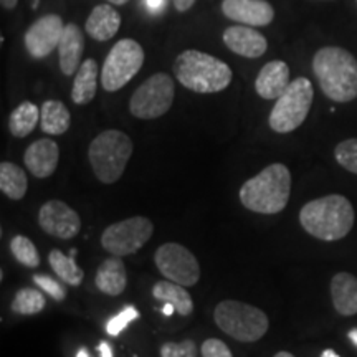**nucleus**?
Wrapping results in <instances>:
<instances>
[{
	"mask_svg": "<svg viewBox=\"0 0 357 357\" xmlns=\"http://www.w3.org/2000/svg\"><path fill=\"white\" fill-rule=\"evenodd\" d=\"M312 71L329 100L349 102L357 98V60L341 47H324L312 58Z\"/></svg>",
	"mask_w": 357,
	"mask_h": 357,
	"instance_id": "nucleus-1",
	"label": "nucleus"
},
{
	"mask_svg": "<svg viewBox=\"0 0 357 357\" xmlns=\"http://www.w3.org/2000/svg\"><path fill=\"white\" fill-rule=\"evenodd\" d=\"M291 194V172L284 164H271L240 189V202L248 211L273 215L287 207Z\"/></svg>",
	"mask_w": 357,
	"mask_h": 357,
	"instance_id": "nucleus-2",
	"label": "nucleus"
},
{
	"mask_svg": "<svg viewBox=\"0 0 357 357\" xmlns=\"http://www.w3.org/2000/svg\"><path fill=\"white\" fill-rule=\"evenodd\" d=\"M300 222L314 238L336 242L344 238L354 225V208L344 195H326L301 208Z\"/></svg>",
	"mask_w": 357,
	"mask_h": 357,
	"instance_id": "nucleus-3",
	"label": "nucleus"
},
{
	"mask_svg": "<svg viewBox=\"0 0 357 357\" xmlns=\"http://www.w3.org/2000/svg\"><path fill=\"white\" fill-rule=\"evenodd\" d=\"M174 75L182 86L194 93H218L231 83V70L225 61L199 50H185L174 61Z\"/></svg>",
	"mask_w": 357,
	"mask_h": 357,
	"instance_id": "nucleus-4",
	"label": "nucleus"
},
{
	"mask_svg": "<svg viewBox=\"0 0 357 357\" xmlns=\"http://www.w3.org/2000/svg\"><path fill=\"white\" fill-rule=\"evenodd\" d=\"M132 149V141L126 132L108 129L98 134L88 149L89 164L98 181L102 184L118 182L126 171Z\"/></svg>",
	"mask_w": 357,
	"mask_h": 357,
	"instance_id": "nucleus-5",
	"label": "nucleus"
},
{
	"mask_svg": "<svg viewBox=\"0 0 357 357\" xmlns=\"http://www.w3.org/2000/svg\"><path fill=\"white\" fill-rule=\"evenodd\" d=\"M213 319L223 333L240 342H255L268 331V316L260 307L247 303L225 300L218 303Z\"/></svg>",
	"mask_w": 357,
	"mask_h": 357,
	"instance_id": "nucleus-6",
	"label": "nucleus"
},
{
	"mask_svg": "<svg viewBox=\"0 0 357 357\" xmlns=\"http://www.w3.org/2000/svg\"><path fill=\"white\" fill-rule=\"evenodd\" d=\"M312 98H314V91H312L310 79L305 77L293 79L271 109L270 119H268L270 128L280 134L291 132L300 128L310 114Z\"/></svg>",
	"mask_w": 357,
	"mask_h": 357,
	"instance_id": "nucleus-7",
	"label": "nucleus"
},
{
	"mask_svg": "<svg viewBox=\"0 0 357 357\" xmlns=\"http://www.w3.org/2000/svg\"><path fill=\"white\" fill-rule=\"evenodd\" d=\"M144 63V50L136 40L123 38L111 48L101 70V84L106 91L121 89L139 73Z\"/></svg>",
	"mask_w": 357,
	"mask_h": 357,
	"instance_id": "nucleus-8",
	"label": "nucleus"
},
{
	"mask_svg": "<svg viewBox=\"0 0 357 357\" xmlns=\"http://www.w3.org/2000/svg\"><path fill=\"white\" fill-rule=\"evenodd\" d=\"M174 96H176L174 79L166 73H155L132 93L129 111L137 119L160 118L171 109Z\"/></svg>",
	"mask_w": 357,
	"mask_h": 357,
	"instance_id": "nucleus-9",
	"label": "nucleus"
},
{
	"mask_svg": "<svg viewBox=\"0 0 357 357\" xmlns=\"http://www.w3.org/2000/svg\"><path fill=\"white\" fill-rule=\"evenodd\" d=\"M154 234L153 222L147 217H131L116 222L102 231L101 247L114 257L134 255L149 242Z\"/></svg>",
	"mask_w": 357,
	"mask_h": 357,
	"instance_id": "nucleus-10",
	"label": "nucleus"
},
{
	"mask_svg": "<svg viewBox=\"0 0 357 357\" xmlns=\"http://www.w3.org/2000/svg\"><path fill=\"white\" fill-rule=\"evenodd\" d=\"M154 261L164 278L182 287H194L200 280L197 258L184 245L176 242L160 245L154 253Z\"/></svg>",
	"mask_w": 357,
	"mask_h": 357,
	"instance_id": "nucleus-11",
	"label": "nucleus"
},
{
	"mask_svg": "<svg viewBox=\"0 0 357 357\" xmlns=\"http://www.w3.org/2000/svg\"><path fill=\"white\" fill-rule=\"evenodd\" d=\"M38 225L45 234L60 240H70L82 230V218L61 200H48L38 212Z\"/></svg>",
	"mask_w": 357,
	"mask_h": 357,
	"instance_id": "nucleus-12",
	"label": "nucleus"
},
{
	"mask_svg": "<svg viewBox=\"0 0 357 357\" xmlns=\"http://www.w3.org/2000/svg\"><path fill=\"white\" fill-rule=\"evenodd\" d=\"M65 25L60 15L50 13V15L40 17L35 20L29 30L25 32V48L32 58H45L58 48L61 35H63Z\"/></svg>",
	"mask_w": 357,
	"mask_h": 357,
	"instance_id": "nucleus-13",
	"label": "nucleus"
},
{
	"mask_svg": "<svg viewBox=\"0 0 357 357\" xmlns=\"http://www.w3.org/2000/svg\"><path fill=\"white\" fill-rule=\"evenodd\" d=\"M222 12L227 19L250 26H266L275 19V10L266 0H223Z\"/></svg>",
	"mask_w": 357,
	"mask_h": 357,
	"instance_id": "nucleus-14",
	"label": "nucleus"
},
{
	"mask_svg": "<svg viewBox=\"0 0 357 357\" xmlns=\"http://www.w3.org/2000/svg\"><path fill=\"white\" fill-rule=\"evenodd\" d=\"M58 160H60V147L48 137H42L30 144L24 155L26 169L38 178L50 177L56 171Z\"/></svg>",
	"mask_w": 357,
	"mask_h": 357,
	"instance_id": "nucleus-15",
	"label": "nucleus"
},
{
	"mask_svg": "<svg viewBox=\"0 0 357 357\" xmlns=\"http://www.w3.org/2000/svg\"><path fill=\"white\" fill-rule=\"evenodd\" d=\"M223 43L236 55L245 58H260L266 52L268 42L258 30L252 26H229L223 32Z\"/></svg>",
	"mask_w": 357,
	"mask_h": 357,
	"instance_id": "nucleus-16",
	"label": "nucleus"
},
{
	"mask_svg": "<svg viewBox=\"0 0 357 357\" xmlns=\"http://www.w3.org/2000/svg\"><path fill=\"white\" fill-rule=\"evenodd\" d=\"M84 52V35L77 24L65 25L60 45H58V60L60 70L66 77L77 73L82 65V56Z\"/></svg>",
	"mask_w": 357,
	"mask_h": 357,
	"instance_id": "nucleus-17",
	"label": "nucleus"
},
{
	"mask_svg": "<svg viewBox=\"0 0 357 357\" xmlns=\"http://www.w3.org/2000/svg\"><path fill=\"white\" fill-rule=\"evenodd\" d=\"M289 68L284 61L275 60L266 63L255 79V89L263 100H278L289 86Z\"/></svg>",
	"mask_w": 357,
	"mask_h": 357,
	"instance_id": "nucleus-18",
	"label": "nucleus"
},
{
	"mask_svg": "<svg viewBox=\"0 0 357 357\" xmlns=\"http://www.w3.org/2000/svg\"><path fill=\"white\" fill-rule=\"evenodd\" d=\"M121 26V15L114 10L111 3H101L93 8L86 20V33L98 42H106L118 33Z\"/></svg>",
	"mask_w": 357,
	"mask_h": 357,
	"instance_id": "nucleus-19",
	"label": "nucleus"
},
{
	"mask_svg": "<svg viewBox=\"0 0 357 357\" xmlns=\"http://www.w3.org/2000/svg\"><path fill=\"white\" fill-rule=\"evenodd\" d=\"M96 288L108 296H119L128 284L126 266L121 257H109L101 263L95 278Z\"/></svg>",
	"mask_w": 357,
	"mask_h": 357,
	"instance_id": "nucleus-20",
	"label": "nucleus"
},
{
	"mask_svg": "<svg viewBox=\"0 0 357 357\" xmlns=\"http://www.w3.org/2000/svg\"><path fill=\"white\" fill-rule=\"evenodd\" d=\"M331 298L336 311L342 316L357 314V278L351 273H337L331 281Z\"/></svg>",
	"mask_w": 357,
	"mask_h": 357,
	"instance_id": "nucleus-21",
	"label": "nucleus"
},
{
	"mask_svg": "<svg viewBox=\"0 0 357 357\" xmlns=\"http://www.w3.org/2000/svg\"><path fill=\"white\" fill-rule=\"evenodd\" d=\"M98 73H100V68H98L96 60L88 58L83 61L75 75L73 88H71V100L75 105L83 106L93 101V98L96 96Z\"/></svg>",
	"mask_w": 357,
	"mask_h": 357,
	"instance_id": "nucleus-22",
	"label": "nucleus"
},
{
	"mask_svg": "<svg viewBox=\"0 0 357 357\" xmlns=\"http://www.w3.org/2000/svg\"><path fill=\"white\" fill-rule=\"evenodd\" d=\"M71 124L70 111L61 101L48 100L40 108V126L50 136H60L68 131Z\"/></svg>",
	"mask_w": 357,
	"mask_h": 357,
	"instance_id": "nucleus-23",
	"label": "nucleus"
},
{
	"mask_svg": "<svg viewBox=\"0 0 357 357\" xmlns=\"http://www.w3.org/2000/svg\"><path fill=\"white\" fill-rule=\"evenodd\" d=\"M153 296L159 301L171 303L181 316H190L194 311V301L185 291V287L174 281H158L153 288Z\"/></svg>",
	"mask_w": 357,
	"mask_h": 357,
	"instance_id": "nucleus-24",
	"label": "nucleus"
},
{
	"mask_svg": "<svg viewBox=\"0 0 357 357\" xmlns=\"http://www.w3.org/2000/svg\"><path fill=\"white\" fill-rule=\"evenodd\" d=\"M70 255H65L60 250H52L50 255H48V261H50V266L53 271L58 275V278L65 281L66 284H71V287H79L84 278V271L77 265L75 261V255H77V250H71Z\"/></svg>",
	"mask_w": 357,
	"mask_h": 357,
	"instance_id": "nucleus-25",
	"label": "nucleus"
},
{
	"mask_svg": "<svg viewBox=\"0 0 357 357\" xmlns=\"http://www.w3.org/2000/svg\"><path fill=\"white\" fill-rule=\"evenodd\" d=\"M29 189L24 169L13 162L0 164V190L10 200H22Z\"/></svg>",
	"mask_w": 357,
	"mask_h": 357,
	"instance_id": "nucleus-26",
	"label": "nucleus"
},
{
	"mask_svg": "<svg viewBox=\"0 0 357 357\" xmlns=\"http://www.w3.org/2000/svg\"><path fill=\"white\" fill-rule=\"evenodd\" d=\"M40 121V109L33 102L24 101L17 106L8 118V129L12 136L26 137L30 132H33L35 126Z\"/></svg>",
	"mask_w": 357,
	"mask_h": 357,
	"instance_id": "nucleus-27",
	"label": "nucleus"
},
{
	"mask_svg": "<svg viewBox=\"0 0 357 357\" xmlns=\"http://www.w3.org/2000/svg\"><path fill=\"white\" fill-rule=\"evenodd\" d=\"M43 307L45 296L33 288H22L12 301V311L17 314H37V312L43 311Z\"/></svg>",
	"mask_w": 357,
	"mask_h": 357,
	"instance_id": "nucleus-28",
	"label": "nucleus"
},
{
	"mask_svg": "<svg viewBox=\"0 0 357 357\" xmlns=\"http://www.w3.org/2000/svg\"><path fill=\"white\" fill-rule=\"evenodd\" d=\"M10 252L15 260L26 268H37L40 265L38 250L30 238L24 235L13 236L10 242Z\"/></svg>",
	"mask_w": 357,
	"mask_h": 357,
	"instance_id": "nucleus-29",
	"label": "nucleus"
},
{
	"mask_svg": "<svg viewBox=\"0 0 357 357\" xmlns=\"http://www.w3.org/2000/svg\"><path fill=\"white\" fill-rule=\"evenodd\" d=\"M334 158L346 171L357 174V139H346L339 142L334 149Z\"/></svg>",
	"mask_w": 357,
	"mask_h": 357,
	"instance_id": "nucleus-30",
	"label": "nucleus"
},
{
	"mask_svg": "<svg viewBox=\"0 0 357 357\" xmlns=\"http://www.w3.org/2000/svg\"><path fill=\"white\" fill-rule=\"evenodd\" d=\"M137 318H139V311L134 306H126L121 312H118L114 318H111L108 321V324H106V333H108L109 336H119L123 329H126L128 326Z\"/></svg>",
	"mask_w": 357,
	"mask_h": 357,
	"instance_id": "nucleus-31",
	"label": "nucleus"
},
{
	"mask_svg": "<svg viewBox=\"0 0 357 357\" xmlns=\"http://www.w3.org/2000/svg\"><path fill=\"white\" fill-rule=\"evenodd\" d=\"M162 357H197V346L190 339L182 342H166L160 347Z\"/></svg>",
	"mask_w": 357,
	"mask_h": 357,
	"instance_id": "nucleus-32",
	"label": "nucleus"
},
{
	"mask_svg": "<svg viewBox=\"0 0 357 357\" xmlns=\"http://www.w3.org/2000/svg\"><path fill=\"white\" fill-rule=\"evenodd\" d=\"M33 281L38 284L40 288L43 289L45 293L50 294V296L55 301H63L65 298H66V294H68V293H66V288L60 283V281L53 280V278H50V276H47V275H35L33 276Z\"/></svg>",
	"mask_w": 357,
	"mask_h": 357,
	"instance_id": "nucleus-33",
	"label": "nucleus"
},
{
	"mask_svg": "<svg viewBox=\"0 0 357 357\" xmlns=\"http://www.w3.org/2000/svg\"><path fill=\"white\" fill-rule=\"evenodd\" d=\"M200 352H202V357H234L229 346L215 337L207 339L200 347Z\"/></svg>",
	"mask_w": 357,
	"mask_h": 357,
	"instance_id": "nucleus-34",
	"label": "nucleus"
},
{
	"mask_svg": "<svg viewBox=\"0 0 357 357\" xmlns=\"http://www.w3.org/2000/svg\"><path fill=\"white\" fill-rule=\"evenodd\" d=\"M146 7L149 8V12L160 13L167 7V0H146Z\"/></svg>",
	"mask_w": 357,
	"mask_h": 357,
	"instance_id": "nucleus-35",
	"label": "nucleus"
},
{
	"mask_svg": "<svg viewBox=\"0 0 357 357\" xmlns=\"http://www.w3.org/2000/svg\"><path fill=\"white\" fill-rule=\"evenodd\" d=\"M195 3V0H174V6L178 12H187Z\"/></svg>",
	"mask_w": 357,
	"mask_h": 357,
	"instance_id": "nucleus-36",
	"label": "nucleus"
},
{
	"mask_svg": "<svg viewBox=\"0 0 357 357\" xmlns=\"http://www.w3.org/2000/svg\"><path fill=\"white\" fill-rule=\"evenodd\" d=\"M98 351H100L101 357H113V349L106 341H101L100 346H98Z\"/></svg>",
	"mask_w": 357,
	"mask_h": 357,
	"instance_id": "nucleus-37",
	"label": "nucleus"
},
{
	"mask_svg": "<svg viewBox=\"0 0 357 357\" xmlns=\"http://www.w3.org/2000/svg\"><path fill=\"white\" fill-rule=\"evenodd\" d=\"M0 3H2V7L7 8V10H12V8L17 7L19 0H0Z\"/></svg>",
	"mask_w": 357,
	"mask_h": 357,
	"instance_id": "nucleus-38",
	"label": "nucleus"
},
{
	"mask_svg": "<svg viewBox=\"0 0 357 357\" xmlns=\"http://www.w3.org/2000/svg\"><path fill=\"white\" fill-rule=\"evenodd\" d=\"M174 311H176V307H174V305H171V303H166V305H164V307H162V312L166 316H172Z\"/></svg>",
	"mask_w": 357,
	"mask_h": 357,
	"instance_id": "nucleus-39",
	"label": "nucleus"
},
{
	"mask_svg": "<svg viewBox=\"0 0 357 357\" xmlns=\"http://www.w3.org/2000/svg\"><path fill=\"white\" fill-rule=\"evenodd\" d=\"M321 357H341L339 354H336L333 349H326L323 351V354H321Z\"/></svg>",
	"mask_w": 357,
	"mask_h": 357,
	"instance_id": "nucleus-40",
	"label": "nucleus"
},
{
	"mask_svg": "<svg viewBox=\"0 0 357 357\" xmlns=\"http://www.w3.org/2000/svg\"><path fill=\"white\" fill-rule=\"evenodd\" d=\"M349 339H351V341L354 342V344L357 346V328L351 329V331H349Z\"/></svg>",
	"mask_w": 357,
	"mask_h": 357,
	"instance_id": "nucleus-41",
	"label": "nucleus"
},
{
	"mask_svg": "<svg viewBox=\"0 0 357 357\" xmlns=\"http://www.w3.org/2000/svg\"><path fill=\"white\" fill-rule=\"evenodd\" d=\"M109 3H113V6H124V3H128L129 0H108Z\"/></svg>",
	"mask_w": 357,
	"mask_h": 357,
	"instance_id": "nucleus-42",
	"label": "nucleus"
},
{
	"mask_svg": "<svg viewBox=\"0 0 357 357\" xmlns=\"http://www.w3.org/2000/svg\"><path fill=\"white\" fill-rule=\"evenodd\" d=\"M273 357H294L291 352H287V351H281V352H278V354H275Z\"/></svg>",
	"mask_w": 357,
	"mask_h": 357,
	"instance_id": "nucleus-43",
	"label": "nucleus"
},
{
	"mask_svg": "<svg viewBox=\"0 0 357 357\" xmlns=\"http://www.w3.org/2000/svg\"><path fill=\"white\" fill-rule=\"evenodd\" d=\"M77 357H89V354H88V351L84 349V347H82V349L78 351V354H77Z\"/></svg>",
	"mask_w": 357,
	"mask_h": 357,
	"instance_id": "nucleus-44",
	"label": "nucleus"
}]
</instances>
